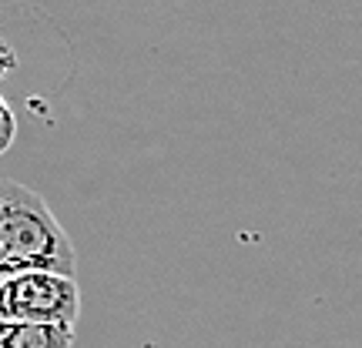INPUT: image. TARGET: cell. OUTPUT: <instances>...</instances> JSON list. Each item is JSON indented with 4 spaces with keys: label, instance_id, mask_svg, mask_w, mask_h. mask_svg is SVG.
<instances>
[{
    "label": "cell",
    "instance_id": "cell-2",
    "mask_svg": "<svg viewBox=\"0 0 362 348\" xmlns=\"http://www.w3.org/2000/svg\"><path fill=\"white\" fill-rule=\"evenodd\" d=\"M81 315V288L74 275L21 271L0 278V318L7 322L71 325Z\"/></svg>",
    "mask_w": 362,
    "mask_h": 348
},
{
    "label": "cell",
    "instance_id": "cell-4",
    "mask_svg": "<svg viewBox=\"0 0 362 348\" xmlns=\"http://www.w3.org/2000/svg\"><path fill=\"white\" fill-rule=\"evenodd\" d=\"M17 138V117H13L11 104L0 97V155H7V148L13 144Z\"/></svg>",
    "mask_w": 362,
    "mask_h": 348
},
{
    "label": "cell",
    "instance_id": "cell-3",
    "mask_svg": "<svg viewBox=\"0 0 362 348\" xmlns=\"http://www.w3.org/2000/svg\"><path fill=\"white\" fill-rule=\"evenodd\" d=\"M74 328L71 325L44 322H7L0 318V348H71Z\"/></svg>",
    "mask_w": 362,
    "mask_h": 348
},
{
    "label": "cell",
    "instance_id": "cell-1",
    "mask_svg": "<svg viewBox=\"0 0 362 348\" xmlns=\"http://www.w3.org/2000/svg\"><path fill=\"white\" fill-rule=\"evenodd\" d=\"M21 271H78V251L51 205L21 181H0V278Z\"/></svg>",
    "mask_w": 362,
    "mask_h": 348
},
{
    "label": "cell",
    "instance_id": "cell-5",
    "mask_svg": "<svg viewBox=\"0 0 362 348\" xmlns=\"http://www.w3.org/2000/svg\"><path fill=\"white\" fill-rule=\"evenodd\" d=\"M13 67H17V51H13L11 44L0 37V78H7Z\"/></svg>",
    "mask_w": 362,
    "mask_h": 348
}]
</instances>
